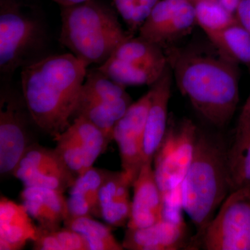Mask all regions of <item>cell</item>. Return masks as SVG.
<instances>
[{"instance_id": "cell-16", "label": "cell", "mask_w": 250, "mask_h": 250, "mask_svg": "<svg viewBox=\"0 0 250 250\" xmlns=\"http://www.w3.org/2000/svg\"><path fill=\"white\" fill-rule=\"evenodd\" d=\"M131 187L123 170L108 174L100 191L102 218L107 225L117 228L127 225L131 210Z\"/></svg>"}, {"instance_id": "cell-32", "label": "cell", "mask_w": 250, "mask_h": 250, "mask_svg": "<svg viewBox=\"0 0 250 250\" xmlns=\"http://www.w3.org/2000/svg\"><path fill=\"white\" fill-rule=\"evenodd\" d=\"M235 16L237 22L250 34V0H241Z\"/></svg>"}, {"instance_id": "cell-10", "label": "cell", "mask_w": 250, "mask_h": 250, "mask_svg": "<svg viewBox=\"0 0 250 250\" xmlns=\"http://www.w3.org/2000/svg\"><path fill=\"white\" fill-rule=\"evenodd\" d=\"M151 100L150 89L131 104L124 116L117 122L113 131L122 168L132 186L143 165V140Z\"/></svg>"}, {"instance_id": "cell-28", "label": "cell", "mask_w": 250, "mask_h": 250, "mask_svg": "<svg viewBox=\"0 0 250 250\" xmlns=\"http://www.w3.org/2000/svg\"><path fill=\"white\" fill-rule=\"evenodd\" d=\"M82 117L91 122L103 131L109 142L113 140V131L117 123L111 111L103 103L80 93V98L72 117Z\"/></svg>"}, {"instance_id": "cell-30", "label": "cell", "mask_w": 250, "mask_h": 250, "mask_svg": "<svg viewBox=\"0 0 250 250\" xmlns=\"http://www.w3.org/2000/svg\"><path fill=\"white\" fill-rule=\"evenodd\" d=\"M250 133V93L246 104L243 106L238 123H237L234 141L237 143L241 141Z\"/></svg>"}, {"instance_id": "cell-12", "label": "cell", "mask_w": 250, "mask_h": 250, "mask_svg": "<svg viewBox=\"0 0 250 250\" xmlns=\"http://www.w3.org/2000/svg\"><path fill=\"white\" fill-rule=\"evenodd\" d=\"M187 233L182 217L164 218L147 228H127L123 246L129 250H177L185 244Z\"/></svg>"}, {"instance_id": "cell-11", "label": "cell", "mask_w": 250, "mask_h": 250, "mask_svg": "<svg viewBox=\"0 0 250 250\" xmlns=\"http://www.w3.org/2000/svg\"><path fill=\"white\" fill-rule=\"evenodd\" d=\"M152 164H143L133 184L134 197L127 228H147L164 219V199Z\"/></svg>"}, {"instance_id": "cell-33", "label": "cell", "mask_w": 250, "mask_h": 250, "mask_svg": "<svg viewBox=\"0 0 250 250\" xmlns=\"http://www.w3.org/2000/svg\"><path fill=\"white\" fill-rule=\"evenodd\" d=\"M219 3L231 14H236L241 0H218Z\"/></svg>"}, {"instance_id": "cell-35", "label": "cell", "mask_w": 250, "mask_h": 250, "mask_svg": "<svg viewBox=\"0 0 250 250\" xmlns=\"http://www.w3.org/2000/svg\"><path fill=\"white\" fill-rule=\"evenodd\" d=\"M138 4L144 5L150 9H154L156 4L159 2V0H136Z\"/></svg>"}, {"instance_id": "cell-19", "label": "cell", "mask_w": 250, "mask_h": 250, "mask_svg": "<svg viewBox=\"0 0 250 250\" xmlns=\"http://www.w3.org/2000/svg\"><path fill=\"white\" fill-rule=\"evenodd\" d=\"M111 57L135 65L164 71L167 66V57L161 47L139 36L129 37L118 46Z\"/></svg>"}, {"instance_id": "cell-8", "label": "cell", "mask_w": 250, "mask_h": 250, "mask_svg": "<svg viewBox=\"0 0 250 250\" xmlns=\"http://www.w3.org/2000/svg\"><path fill=\"white\" fill-rule=\"evenodd\" d=\"M202 239L207 250H250V188L229 194Z\"/></svg>"}, {"instance_id": "cell-20", "label": "cell", "mask_w": 250, "mask_h": 250, "mask_svg": "<svg viewBox=\"0 0 250 250\" xmlns=\"http://www.w3.org/2000/svg\"><path fill=\"white\" fill-rule=\"evenodd\" d=\"M64 132L82 148L89 167H93L94 163L104 152L110 143L98 126L82 117L74 118Z\"/></svg>"}, {"instance_id": "cell-15", "label": "cell", "mask_w": 250, "mask_h": 250, "mask_svg": "<svg viewBox=\"0 0 250 250\" xmlns=\"http://www.w3.org/2000/svg\"><path fill=\"white\" fill-rule=\"evenodd\" d=\"M23 204L4 196L0 199V250L22 249L28 241L35 240L38 226Z\"/></svg>"}, {"instance_id": "cell-25", "label": "cell", "mask_w": 250, "mask_h": 250, "mask_svg": "<svg viewBox=\"0 0 250 250\" xmlns=\"http://www.w3.org/2000/svg\"><path fill=\"white\" fill-rule=\"evenodd\" d=\"M227 161L230 192L242 188H250V133L233 143Z\"/></svg>"}, {"instance_id": "cell-27", "label": "cell", "mask_w": 250, "mask_h": 250, "mask_svg": "<svg viewBox=\"0 0 250 250\" xmlns=\"http://www.w3.org/2000/svg\"><path fill=\"white\" fill-rule=\"evenodd\" d=\"M193 6L196 23L207 35L223 30L237 22L236 16L225 9L218 0H202Z\"/></svg>"}, {"instance_id": "cell-14", "label": "cell", "mask_w": 250, "mask_h": 250, "mask_svg": "<svg viewBox=\"0 0 250 250\" xmlns=\"http://www.w3.org/2000/svg\"><path fill=\"white\" fill-rule=\"evenodd\" d=\"M21 198L29 214L41 228H60L68 218L67 199L64 192L47 188L24 187Z\"/></svg>"}, {"instance_id": "cell-22", "label": "cell", "mask_w": 250, "mask_h": 250, "mask_svg": "<svg viewBox=\"0 0 250 250\" xmlns=\"http://www.w3.org/2000/svg\"><path fill=\"white\" fill-rule=\"evenodd\" d=\"M65 227L80 233L89 245L90 250H123V243H119L112 233L111 225H106L93 217L68 218L63 223Z\"/></svg>"}, {"instance_id": "cell-36", "label": "cell", "mask_w": 250, "mask_h": 250, "mask_svg": "<svg viewBox=\"0 0 250 250\" xmlns=\"http://www.w3.org/2000/svg\"><path fill=\"white\" fill-rule=\"evenodd\" d=\"M190 2H191L192 4H195V2L199 1H202V0H188Z\"/></svg>"}, {"instance_id": "cell-23", "label": "cell", "mask_w": 250, "mask_h": 250, "mask_svg": "<svg viewBox=\"0 0 250 250\" xmlns=\"http://www.w3.org/2000/svg\"><path fill=\"white\" fill-rule=\"evenodd\" d=\"M98 68L112 80L125 87L127 85H152L164 71L139 66L112 57Z\"/></svg>"}, {"instance_id": "cell-2", "label": "cell", "mask_w": 250, "mask_h": 250, "mask_svg": "<svg viewBox=\"0 0 250 250\" xmlns=\"http://www.w3.org/2000/svg\"><path fill=\"white\" fill-rule=\"evenodd\" d=\"M167 59L181 93L197 111L215 126L228 125L239 102L235 62L176 50Z\"/></svg>"}, {"instance_id": "cell-26", "label": "cell", "mask_w": 250, "mask_h": 250, "mask_svg": "<svg viewBox=\"0 0 250 250\" xmlns=\"http://www.w3.org/2000/svg\"><path fill=\"white\" fill-rule=\"evenodd\" d=\"M184 1L159 0L146 22L140 28V36L159 46L163 34Z\"/></svg>"}, {"instance_id": "cell-9", "label": "cell", "mask_w": 250, "mask_h": 250, "mask_svg": "<svg viewBox=\"0 0 250 250\" xmlns=\"http://www.w3.org/2000/svg\"><path fill=\"white\" fill-rule=\"evenodd\" d=\"M13 175L24 187L47 188L62 192L72 187L77 177L55 149H47L37 143L22 156Z\"/></svg>"}, {"instance_id": "cell-18", "label": "cell", "mask_w": 250, "mask_h": 250, "mask_svg": "<svg viewBox=\"0 0 250 250\" xmlns=\"http://www.w3.org/2000/svg\"><path fill=\"white\" fill-rule=\"evenodd\" d=\"M125 88L97 67L87 71L81 93L103 103L118 122L132 104L131 97Z\"/></svg>"}, {"instance_id": "cell-13", "label": "cell", "mask_w": 250, "mask_h": 250, "mask_svg": "<svg viewBox=\"0 0 250 250\" xmlns=\"http://www.w3.org/2000/svg\"><path fill=\"white\" fill-rule=\"evenodd\" d=\"M170 69L167 64L151 88L152 100L143 140V164L153 162L156 151L160 147L167 131V108L172 84Z\"/></svg>"}, {"instance_id": "cell-4", "label": "cell", "mask_w": 250, "mask_h": 250, "mask_svg": "<svg viewBox=\"0 0 250 250\" xmlns=\"http://www.w3.org/2000/svg\"><path fill=\"white\" fill-rule=\"evenodd\" d=\"M230 193L227 155L205 136H197L195 155L182 186L181 202L202 237Z\"/></svg>"}, {"instance_id": "cell-34", "label": "cell", "mask_w": 250, "mask_h": 250, "mask_svg": "<svg viewBox=\"0 0 250 250\" xmlns=\"http://www.w3.org/2000/svg\"><path fill=\"white\" fill-rule=\"evenodd\" d=\"M54 1L62 6H65L80 4V3L84 2V1H88V0H54Z\"/></svg>"}, {"instance_id": "cell-6", "label": "cell", "mask_w": 250, "mask_h": 250, "mask_svg": "<svg viewBox=\"0 0 250 250\" xmlns=\"http://www.w3.org/2000/svg\"><path fill=\"white\" fill-rule=\"evenodd\" d=\"M45 29L40 21L22 9L16 0H0V71L9 77L30 63L42 48Z\"/></svg>"}, {"instance_id": "cell-29", "label": "cell", "mask_w": 250, "mask_h": 250, "mask_svg": "<svg viewBox=\"0 0 250 250\" xmlns=\"http://www.w3.org/2000/svg\"><path fill=\"white\" fill-rule=\"evenodd\" d=\"M54 141L57 143L56 151L75 175H80L90 168L82 148L64 131L54 138Z\"/></svg>"}, {"instance_id": "cell-1", "label": "cell", "mask_w": 250, "mask_h": 250, "mask_svg": "<svg viewBox=\"0 0 250 250\" xmlns=\"http://www.w3.org/2000/svg\"><path fill=\"white\" fill-rule=\"evenodd\" d=\"M88 67L67 53L49 56L22 67V95L39 129L55 138L71 125Z\"/></svg>"}, {"instance_id": "cell-17", "label": "cell", "mask_w": 250, "mask_h": 250, "mask_svg": "<svg viewBox=\"0 0 250 250\" xmlns=\"http://www.w3.org/2000/svg\"><path fill=\"white\" fill-rule=\"evenodd\" d=\"M109 172L93 166L77 176L67 199L68 218L86 216L102 218L100 191Z\"/></svg>"}, {"instance_id": "cell-31", "label": "cell", "mask_w": 250, "mask_h": 250, "mask_svg": "<svg viewBox=\"0 0 250 250\" xmlns=\"http://www.w3.org/2000/svg\"><path fill=\"white\" fill-rule=\"evenodd\" d=\"M115 7L123 20L130 26L137 1L136 0H113Z\"/></svg>"}, {"instance_id": "cell-24", "label": "cell", "mask_w": 250, "mask_h": 250, "mask_svg": "<svg viewBox=\"0 0 250 250\" xmlns=\"http://www.w3.org/2000/svg\"><path fill=\"white\" fill-rule=\"evenodd\" d=\"M32 242L35 250H90L84 237L67 227L44 229L38 226Z\"/></svg>"}, {"instance_id": "cell-5", "label": "cell", "mask_w": 250, "mask_h": 250, "mask_svg": "<svg viewBox=\"0 0 250 250\" xmlns=\"http://www.w3.org/2000/svg\"><path fill=\"white\" fill-rule=\"evenodd\" d=\"M197 136L196 126L185 120L176 127L167 129L154 155V170L164 199V213H180L181 186L193 160Z\"/></svg>"}, {"instance_id": "cell-3", "label": "cell", "mask_w": 250, "mask_h": 250, "mask_svg": "<svg viewBox=\"0 0 250 250\" xmlns=\"http://www.w3.org/2000/svg\"><path fill=\"white\" fill-rule=\"evenodd\" d=\"M61 16L59 41L88 66H100L131 37L122 27L116 11L99 0L62 6Z\"/></svg>"}, {"instance_id": "cell-7", "label": "cell", "mask_w": 250, "mask_h": 250, "mask_svg": "<svg viewBox=\"0 0 250 250\" xmlns=\"http://www.w3.org/2000/svg\"><path fill=\"white\" fill-rule=\"evenodd\" d=\"M35 124L23 96L9 89L0 95V172L13 175L29 148L37 143L32 129ZM36 125V124H35Z\"/></svg>"}, {"instance_id": "cell-21", "label": "cell", "mask_w": 250, "mask_h": 250, "mask_svg": "<svg viewBox=\"0 0 250 250\" xmlns=\"http://www.w3.org/2000/svg\"><path fill=\"white\" fill-rule=\"evenodd\" d=\"M207 36L227 58L250 65V34L239 23Z\"/></svg>"}]
</instances>
